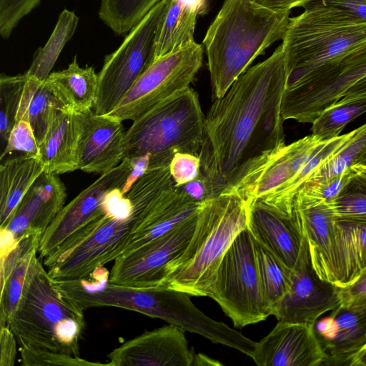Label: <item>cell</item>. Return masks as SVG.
<instances>
[{
    "label": "cell",
    "instance_id": "6da1fadb",
    "mask_svg": "<svg viewBox=\"0 0 366 366\" xmlns=\"http://www.w3.org/2000/svg\"><path fill=\"white\" fill-rule=\"evenodd\" d=\"M287 79L281 44L215 99L204 120L200 173L214 197L246 164L285 144L281 107Z\"/></svg>",
    "mask_w": 366,
    "mask_h": 366
},
{
    "label": "cell",
    "instance_id": "7a4b0ae2",
    "mask_svg": "<svg viewBox=\"0 0 366 366\" xmlns=\"http://www.w3.org/2000/svg\"><path fill=\"white\" fill-rule=\"evenodd\" d=\"M290 14L253 0H224L202 41L215 99L222 97L257 56L283 39Z\"/></svg>",
    "mask_w": 366,
    "mask_h": 366
},
{
    "label": "cell",
    "instance_id": "3957f363",
    "mask_svg": "<svg viewBox=\"0 0 366 366\" xmlns=\"http://www.w3.org/2000/svg\"><path fill=\"white\" fill-rule=\"evenodd\" d=\"M172 183L160 172L147 171L125 193L133 206L131 215L106 209L92 232L71 249L44 258L55 280L88 276L94 269L114 261L154 221L171 193Z\"/></svg>",
    "mask_w": 366,
    "mask_h": 366
},
{
    "label": "cell",
    "instance_id": "277c9868",
    "mask_svg": "<svg viewBox=\"0 0 366 366\" xmlns=\"http://www.w3.org/2000/svg\"><path fill=\"white\" fill-rule=\"evenodd\" d=\"M281 46L287 79L285 90L321 78L366 45V20L322 0H313L290 18Z\"/></svg>",
    "mask_w": 366,
    "mask_h": 366
},
{
    "label": "cell",
    "instance_id": "5b68a950",
    "mask_svg": "<svg viewBox=\"0 0 366 366\" xmlns=\"http://www.w3.org/2000/svg\"><path fill=\"white\" fill-rule=\"evenodd\" d=\"M247 203L234 193H222L203 202L189 242L167 266L159 286L209 297L224 254L247 227Z\"/></svg>",
    "mask_w": 366,
    "mask_h": 366
},
{
    "label": "cell",
    "instance_id": "8992f818",
    "mask_svg": "<svg viewBox=\"0 0 366 366\" xmlns=\"http://www.w3.org/2000/svg\"><path fill=\"white\" fill-rule=\"evenodd\" d=\"M8 325L20 348L79 357L84 310L62 293L42 262L28 280Z\"/></svg>",
    "mask_w": 366,
    "mask_h": 366
},
{
    "label": "cell",
    "instance_id": "52a82bcc",
    "mask_svg": "<svg viewBox=\"0 0 366 366\" xmlns=\"http://www.w3.org/2000/svg\"><path fill=\"white\" fill-rule=\"evenodd\" d=\"M204 120L197 93L185 88L132 121L125 132L124 159L147 154L149 169L168 167L177 153L199 156Z\"/></svg>",
    "mask_w": 366,
    "mask_h": 366
},
{
    "label": "cell",
    "instance_id": "ba28073f",
    "mask_svg": "<svg viewBox=\"0 0 366 366\" xmlns=\"http://www.w3.org/2000/svg\"><path fill=\"white\" fill-rule=\"evenodd\" d=\"M209 297L237 327L257 323L271 315L259 277L254 239L247 227L224 254Z\"/></svg>",
    "mask_w": 366,
    "mask_h": 366
},
{
    "label": "cell",
    "instance_id": "9c48e42d",
    "mask_svg": "<svg viewBox=\"0 0 366 366\" xmlns=\"http://www.w3.org/2000/svg\"><path fill=\"white\" fill-rule=\"evenodd\" d=\"M164 0L158 2L127 34L120 46L104 58L98 73L94 104L97 115L110 113L153 62L154 45Z\"/></svg>",
    "mask_w": 366,
    "mask_h": 366
},
{
    "label": "cell",
    "instance_id": "30bf717a",
    "mask_svg": "<svg viewBox=\"0 0 366 366\" xmlns=\"http://www.w3.org/2000/svg\"><path fill=\"white\" fill-rule=\"evenodd\" d=\"M203 48L193 41L154 61L107 115L133 121L190 86L202 65Z\"/></svg>",
    "mask_w": 366,
    "mask_h": 366
},
{
    "label": "cell",
    "instance_id": "8fae6325",
    "mask_svg": "<svg viewBox=\"0 0 366 366\" xmlns=\"http://www.w3.org/2000/svg\"><path fill=\"white\" fill-rule=\"evenodd\" d=\"M322 141L311 134L263 152L239 169L222 193L237 194L249 204L274 192L302 168Z\"/></svg>",
    "mask_w": 366,
    "mask_h": 366
},
{
    "label": "cell",
    "instance_id": "7c38bea8",
    "mask_svg": "<svg viewBox=\"0 0 366 366\" xmlns=\"http://www.w3.org/2000/svg\"><path fill=\"white\" fill-rule=\"evenodd\" d=\"M130 171L129 159H123L64 206L41 234L39 257L44 259L52 254L68 239L102 217L107 212V194L116 188L123 191Z\"/></svg>",
    "mask_w": 366,
    "mask_h": 366
},
{
    "label": "cell",
    "instance_id": "4fadbf2b",
    "mask_svg": "<svg viewBox=\"0 0 366 366\" xmlns=\"http://www.w3.org/2000/svg\"><path fill=\"white\" fill-rule=\"evenodd\" d=\"M198 214L164 236L117 257L110 271V282L137 287L159 286L167 266L182 254L189 242Z\"/></svg>",
    "mask_w": 366,
    "mask_h": 366
},
{
    "label": "cell",
    "instance_id": "5bb4252c",
    "mask_svg": "<svg viewBox=\"0 0 366 366\" xmlns=\"http://www.w3.org/2000/svg\"><path fill=\"white\" fill-rule=\"evenodd\" d=\"M340 304L338 287L316 273L303 237L298 259L292 269L290 289L272 308V315L281 322L314 325Z\"/></svg>",
    "mask_w": 366,
    "mask_h": 366
},
{
    "label": "cell",
    "instance_id": "9a60e30c",
    "mask_svg": "<svg viewBox=\"0 0 366 366\" xmlns=\"http://www.w3.org/2000/svg\"><path fill=\"white\" fill-rule=\"evenodd\" d=\"M66 199V187L59 174L44 172L29 189L6 225L0 227V252H9L28 234H42L64 206Z\"/></svg>",
    "mask_w": 366,
    "mask_h": 366
},
{
    "label": "cell",
    "instance_id": "2e32d148",
    "mask_svg": "<svg viewBox=\"0 0 366 366\" xmlns=\"http://www.w3.org/2000/svg\"><path fill=\"white\" fill-rule=\"evenodd\" d=\"M365 75L366 45L301 92L287 95L286 109L294 120L312 124L320 114L338 102L352 85Z\"/></svg>",
    "mask_w": 366,
    "mask_h": 366
},
{
    "label": "cell",
    "instance_id": "e0dca14e",
    "mask_svg": "<svg viewBox=\"0 0 366 366\" xmlns=\"http://www.w3.org/2000/svg\"><path fill=\"white\" fill-rule=\"evenodd\" d=\"M185 330L169 325L145 331L122 343L109 355V366H192L194 353Z\"/></svg>",
    "mask_w": 366,
    "mask_h": 366
},
{
    "label": "cell",
    "instance_id": "ac0fdd59",
    "mask_svg": "<svg viewBox=\"0 0 366 366\" xmlns=\"http://www.w3.org/2000/svg\"><path fill=\"white\" fill-rule=\"evenodd\" d=\"M252 358L259 366H319L327 357L314 325L279 321L257 342Z\"/></svg>",
    "mask_w": 366,
    "mask_h": 366
},
{
    "label": "cell",
    "instance_id": "d6986e66",
    "mask_svg": "<svg viewBox=\"0 0 366 366\" xmlns=\"http://www.w3.org/2000/svg\"><path fill=\"white\" fill-rule=\"evenodd\" d=\"M124 139L122 121L89 111L78 144V169L102 174L113 169L124 159Z\"/></svg>",
    "mask_w": 366,
    "mask_h": 366
},
{
    "label": "cell",
    "instance_id": "ffe728a7",
    "mask_svg": "<svg viewBox=\"0 0 366 366\" xmlns=\"http://www.w3.org/2000/svg\"><path fill=\"white\" fill-rule=\"evenodd\" d=\"M247 205V227L254 238L292 269L303 239L294 212H287L260 199Z\"/></svg>",
    "mask_w": 366,
    "mask_h": 366
},
{
    "label": "cell",
    "instance_id": "44dd1931",
    "mask_svg": "<svg viewBox=\"0 0 366 366\" xmlns=\"http://www.w3.org/2000/svg\"><path fill=\"white\" fill-rule=\"evenodd\" d=\"M327 359L325 365H346L366 345V312L340 305L314 324Z\"/></svg>",
    "mask_w": 366,
    "mask_h": 366
},
{
    "label": "cell",
    "instance_id": "7402d4cb",
    "mask_svg": "<svg viewBox=\"0 0 366 366\" xmlns=\"http://www.w3.org/2000/svg\"><path fill=\"white\" fill-rule=\"evenodd\" d=\"M88 112L61 109L39 144L44 172L56 174L78 169L77 148Z\"/></svg>",
    "mask_w": 366,
    "mask_h": 366
},
{
    "label": "cell",
    "instance_id": "603a6c76",
    "mask_svg": "<svg viewBox=\"0 0 366 366\" xmlns=\"http://www.w3.org/2000/svg\"><path fill=\"white\" fill-rule=\"evenodd\" d=\"M158 24L153 61L193 41L199 16L207 11V0H164Z\"/></svg>",
    "mask_w": 366,
    "mask_h": 366
},
{
    "label": "cell",
    "instance_id": "cb8c5ba5",
    "mask_svg": "<svg viewBox=\"0 0 366 366\" xmlns=\"http://www.w3.org/2000/svg\"><path fill=\"white\" fill-rule=\"evenodd\" d=\"M366 268V225L335 221L328 282L345 287Z\"/></svg>",
    "mask_w": 366,
    "mask_h": 366
},
{
    "label": "cell",
    "instance_id": "d4e9b609",
    "mask_svg": "<svg viewBox=\"0 0 366 366\" xmlns=\"http://www.w3.org/2000/svg\"><path fill=\"white\" fill-rule=\"evenodd\" d=\"M293 212L308 244L312 267L322 280L328 282L335 220L327 204H306L294 199Z\"/></svg>",
    "mask_w": 366,
    "mask_h": 366
},
{
    "label": "cell",
    "instance_id": "484cf974",
    "mask_svg": "<svg viewBox=\"0 0 366 366\" xmlns=\"http://www.w3.org/2000/svg\"><path fill=\"white\" fill-rule=\"evenodd\" d=\"M44 172L39 158L23 154L0 166V227L8 222L20 202Z\"/></svg>",
    "mask_w": 366,
    "mask_h": 366
},
{
    "label": "cell",
    "instance_id": "4316f807",
    "mask_svg": "<svg viewBox=\"0 0 366 366\" xmlns=\"http://www.w3.org/2000/svg\"><path fill=\"white\" fill-rule=\"evenodd\" d=\"M46 81L65 108L86 112L94 107L98 74L92 66L81 67L76 57L66 69L51 73Z\"/></svg>",
    "mask_w": 366,
    "mask_h": 366
},
{
    "label": "cell",
    "instance_id": "83f0119b",
    "mask_svg": "<svg viewBox=\"0 0 366 366\" xmlns=\"http://www.w3.org/2000/svg\"><path fill=\"white\" fill-rule=\"evenodd\" d=\"M65 107L56 97L46 80L41 81L27 76L20 97L16 121H27L40 144L55 117Z\"/></svg>",
    "mask_w": 366,
    "mask_h": 366
},
{
    "label": "cell",
    "instance_id": "f1b7e54d",
    "mask_svg": "<svg viewBox=\"0 0 366 366\" xmlns=\"http://www.w3.org/2000/svg\"><path fill=\"white\" fill-rule=\"evenodd\" d=\"M34 248L21 256L15 262L0 269V325L9 326V320L15 311L24 287L35 272L41 258Z\"/></svg>",
    "mask_w": 366,
    "mask_h": 366
},
{
    "label": "cell",
    "instance_id": "f546056e",
    "mask_svg": "<svg viewBox=\"0 0 366 366\" xmlns=\"http://www.w3.org/2000/svg\"><path fill=\"white\" fill-rule=\"evenodd\" d=\"M349 133L322 141L302 168L274 192L258 199L276 208L293 212V201L315 169L327 157L338 150L354 134Z\"/></svg>",
    "mask_w": 366,
    "mask_h": 366
},
{
    "label": "cell",
    "instance_id": "4dcf8cb0",
    "mask_svg": "<svg viewBox=\"0 0 366 366\" xmlns=\"http://www.w3.org/2000/svg\"><path fill=\"white\" fill-rule=\"evenodd\" d=\"M79 18L71 11L64 9L46 44L35 53L26 76L36 80H46L66 44L72 38Z\"/></svg>",
    "mask_w": 366,
    "mask_h": 366
},
{
    "label": "cell",
    "instance_id": "1f68e13d",
    "mask_svg": "<svg viewBox=\"0 0 366 366\" xmlns=\"http://www.w3.org/2000/svg\"><path fill=\"white\" fill-rule=\"evenodd\" d=\"M254 249L262 290L272 311L290 289L292 269L255 239Z\"/></svg>",
    "mask_w": 366,
    "mask_h": 366
},
{
    "label": "cell",
    "instance_id": "d6a6232c",
    "mask_svg": "<svg viewBox=\"0 0 366 366\" xmlns=\"http://www.w3.org/2000/svg\"><path fill=\"white\" fill-rule=\"evenodd\" d=\"M161 0H100L99 19L117 35L127 34Z\"/></svg>",
    "mask_w": 366,
    "mask_h": 366
},
{
    "label": "cell",
    "instance_id": "836d02e7",
    "mask_svg": "<svg viewBox=\"0 0 366 366\" xmlns=\"http://www.w3.org/2000/svg\"><path fill=\"white\" fill-rule=\"evenodd\" d=\"M354 131L353 135L338 150L315 169L304 185L338 175L357 162L366 149V123Z\"/></svg>",
    "mask_w": 366,
    "mask_h": 366
},
{
    "label": "cell",
    "instance_id": "e575fe53",
    "mask_svg": "<svg viewBox=\"0 0 366 366\" xmlns=\"http://www.w3.org/2000/svg\"><path fill=\"white\" fill-rule=\"evenodd\" d=\"M366 113V98L346 103H335L326 109L312 123V134L321 140L341 135L347 124Z\"/></svg>",
    "mask_w": 366,
    "mask_h": 366
},
{
    "label": "cell",
    "instance_id": "d590c367",
    "mask_svg": "<svg viewBox=\"0 0 366 366\" xmlns=\"http://www.w3.org/2000/svg\"><path fill=\"white\" fill-rule=\"evenodd\" d=\"M327 205L335 221L366 225V182L355 177Z\"/></svg>",
    "mask_w": 366,
    "mask_h": 366
},
{
    "label": "cell",
    "instance_id": "8d00e7d4",
    "mask_svg": "<svg viewBox=\"0 0 366 366\" xmlns=\"http://www.w3.org/2000/svg\"><path fill=\"white\" fill-rule=\"evenodd\" d=\"M26 74L0 76V137L6 143L16 122L20 97L26 82Z\"/></svg>",
    "mask_w": 366,
    "mask_h": 366
},
{
    "label": "cell",
    "instance_id": "74e56055",
    "mask_svg": "<svg viewBox=\"0 0 366 366\" xmlns=\"http://www.w3.org/2000/svg\"><path fill=\"white\" fill-rule=\"evenodd\" d=\"M355 177L350 167L338 175L304 185L294 199L306 204H327L334 200Z\"/></svg>",
    "mask_w": 366,
    "mask_h": 366
},
{
    "label": "cell",
    "instance_id": "f35d334b",
    "mask_svg": "<svg viewBox=\"0 0 366 366\" xmlns=\"http://www.w3.org/2000/svg\"><path fill=\"white\" fill-rule=\"evenodd\" d=\"M13 152L40 159V147L30 124L24 119L16 120L14 124L0 159Z\"/></svg>",
    "mask_w": 366,
    "mask_h": 366
},
{
    "label": "cell",
    "instance_id": "ab89813d",
    "mask_svg": "<svg viewBox=\"0 0 366 366\" xmlns=\"http://www.w3.org/2000/svg\"><path fill=\"white\" fill-rule=\"evenodd\" d=\"M21 364L24 366L32 365H65L92 366L109 365V363L90 362L80 357L49 351H38L27 348H20Z\"/></svg>",
    "mask_w": 366,
    "mask_h": 366
},
{
    "label": "cell",
    "instance_id": "60d3db41",
    "mask_svg": "<svg viewBox=\"0 0 366 366\" xmlns=\"http://www.w3.org/2000/svg\"><path fill=\"white\" fill-rule=\"evenodd\" d=\"M41 0H0V34L7 39Z\"/></svg>",
    "mask_w": 366,
    "mask_h": 366
},
{
    "label": "cell",
    "instance_id": "b9f144b4",
    "mask_svg": "<svg viewBox=\"0 0 366 366\" xmlns=\"http://www.w3.org/2000/svg\"><path fill=\"white\" fill-rule=\"evenodd\" d=\"M199 156L189 153H177L169 164V171L176 185L180 186L195 179L200 173Z\"/></svg>",
    "mask_w": 366,
    "mask_h": 366
},
{
    "label": "cell",
    "instance_id": "7bdbcfd3",
    "mask_svg": "<svg viewBox=\"0 0 366 366\" xmlns=\"http://www.w3.org/2000/svg\"><path fill=\"white\" fill-rule=\"evenodd\" d=\"M341 305L357 312H366V268L351 284L340 287Z\"/></svg>",
    "mask_w": 366,
    "mask_h": 366
},
{
    "label": "cell",
    "instance_id": "ee69618b",
    "mask_svg": "<svg viewBox=\"0 0 366 366\" xmlns=\"http://www.w3.org/2000/svg\"><path fill=\"white\" fill-rule=\"evenodd\" d=\"M0 366H13L16 357V338L9 326H1Z\"/></svg>",
    "mask_w": 366,
    "mask_h": 366
},
{
    "label": "cell",
    "instance_id": "f6af8a7d",
    "mask_svg": "<svg viewBox=\"0 0 366 366\" xmlns=\"http://www.w3.org/2000/svg\"><path fill=\"white\" fill-rule=\"evenodd\" d=\"M180 187L197 202L203 203L214 198L209 182L201 173L195 179Z\"/></svg>",
    "mask_w": 366,
    "mask_h": 366
},
{
    "label": "cell",
    "instance_id": "bcb514c9",
    "mask_svg": "<svg viewBox=\"0 0 366 366\" xmlns=\"http://www.w3.org/2000/svg\"><path fill=\"white\" fill-rule=\"evenodd\" d=\"M129 160L131 165V171L122 191L124 194L127 192L138 179L147 172L149 167V157L147 154L135 157L129 159Z\"/></svg>",
    "mask_w": 366,
    "mask_h": 366
},
{
    "label": "cell",
    "instance_id": "7dc6e473",
    "mask_svg": "<svg viewBox=\"0 0 366 366\" xmlns=\"http://www.w3.org/2000/svg\"><path fill=\"white\" fill-rule=\"evenodd\" d=\"M326 4L345 10L366 20V0H322Z\"/></svg>",
    "mask_w": 366,
    "mask_h": 366
},
{
    "label": "cell",
    "instance_id": "c3c4849f",
    "mask_svg": "<svg viewBox=\"0 0 366 366\" xmlns=\"http://www.w3.org/2000/svg\"><path fill=\"white\" fill-rule=\"evenodd\" d=\"M264 6L278 10H287L305 7L313 0H253Z\"/></svg>",
    "mask_w": 366,
    "mask_h": 366
},
{
    "label": "cell",
    "instance_id": "681fc988",
    "mask_svg": "<svg viewBox=\"0 0 366 366\" xmlns=\"http://www.w3.org/2000/svg\"><path fill=\"white\" fill-rule=\"evenodd\" d=\"M366 98V75L352 85L336 103H346L350 101Z\"/></svg>",
    "mask_w": 366,
    "mask_h": 366
},
{
    "label": "cell",
    "instance_id": "f907efd6",
    "mask_svg": "<svg viewBox=\"0 0 366 366\" xmlns=\"http://www.w3.org/2000/svg\"><path fill=\"white\" fill-rule=\"evenodd\" d=\"M346 365L366 366V345L348 359Z\"/></svg>",
    "mask_w": 366,
    "mask_h": 366
},
{
    "label": "cell",
    "instance_id": "816d5d0a",
    "mask_svg": "<svg viewBox=\"0 0 366 366\" xmlns=\"http://www.w3.org/2000/svg\"><path fill=\"white\" fill-rule=\"evenodd\" d=\"M355 177L366 182V164L356 163L351 166Z\"/></svg>",
    "mask_w": 366,
    "mask_h": 366
},
{
    "label": "cell",
    "instance_id": "f5cc1de1",
    "mask_svg": "<svg viewBox=\"0 0 366 366\" xmlns=\"http://www.w3.org/2000/svg\"><path fill=\"white\" fill-rule=\"evenodd\" d=\"M221 365L219 362H215L213 360L206 357L203 355H198L194 356V360L192 365Z\"/></svg>",
    "mask_w": 366,
    "mask_h": 366
},
{
    "label": "cell",
    "instance_id": "db71d44e",
    "mask_svg": "<svg viewBox=\"0 0 366 366\" xmlns=\"http://www.w3.org/2000/svg\"><path fill=\"white\" fill-rule=\"evenodd\" d=\"M357 163L366 164V149L362 153V154L360 156V157L359 158Z\"/></svg>",
    "mask_w": 366,
    "mask_h": 366
}]
</instances>
